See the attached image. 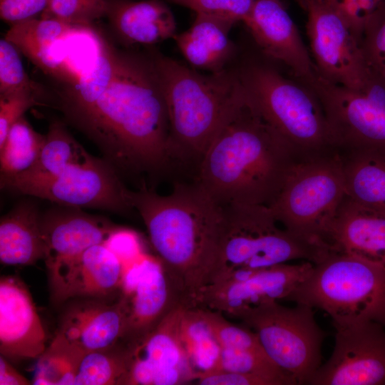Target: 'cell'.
<instances>
[{
	"mask_svg": "<svg viewBox=\"0 0 385 385\" xmlns=\"http://www.w3.org/2000/svg\"><path fill=\"white\" fill-rule=\"evenodd\" d=\"M71 123L113 166L157 170L173 158L168 110L151 54L120 51L110 86Z\"/></svg>",
	"mask_w": 385,
	"mask_h": 385,
	"instance_id": "cell-1",
	"label": "cell"
},
{
	"mask_svg": "<svg viewBox=\"0 0 385 385\" xmlns=\"http://www.w3.org/2000/svg\"><path fill=\"white\" fill-rule=\"evenodd\" d=\"M129 198L181 302L197 307L218 262L224 229L222 206L195 182L176 184L165 195L146 188L130 190Z\"/></svg>",
	"mask_w": 385,
	"mask_h": 385,
	"instance_id": "cell-2",
	"label": "cell"
},
{
	"mask_svg": "<svg viewBox=\"0 0 385 385\" xmlns=\"http://www.w3.org/2000/svg\"><path fill=\"white\" fill-rule=\"evenodd\" d=\"M297 160L244 94L205 149L195 183L220 206L270 207Z\"/></svg>",
	"mask_w": 385,
	"mask_h": 385,
	"instance_id": "cell-3",
	"label": "cell"
},
{
	"mask_svg": "<svg viewBox=\"0 0 385 385\" xmlns=\"http://www.w3.org/2000/svg\"><path fill=\"white\" fill-rule=\"evenodd\" d=\"M165 97L173 158L200 162L244 93L237 68L202 74L160 53L151 54Z\"/></svg>",
	"mask_w": 385,
	"mask_h": 385,
	"instance_id": "cell-4",
	"label": "cell"
},
{
	"mask_svg": "<svg viewBox=\"0 0 385 385\" xmlns=\"http://www.w3.org/2000/svg\"><path fill=\"white\" fill-rule=\"evenodd\" d=\"M237 68L244 94L298 159L336 148L312 86L271 63L248 59Z\"/></svg>",
	"mask_w": 385,
	"mask_h": 385,
	"instance_id": "cell-5",
	"label": "cell"
},
{
	"mask_svg": "<svg viewBox=\"0 0 385 385\" xmlns=\"http://www.w3.org/2000/svg\"><path fill=\"white\" fill-rule=\"evenodd\" d=\"M222 207L224 229L217 265L210 285L244 279L293 260L315 264L329 252L323 245L279 227L267 206L233 204Z\"/></svg>",
	"mask_w": 385,
	"mask_h": 385,
	"instance_id": "cell-6",
	"label": "cell"
},
{
	"mask_svg": "<svg viewBox=\"0 0 385 385\" xmlns=\"http://www.w3.org/2000/svg\"><path fill=\"white\" fill-rule=\"evenodd\" d=\"M287 300L322 309L335 328L369 321L385 327V266L329 251Z\"/></svg>",
	"mask_w": 385,
	"mask_h": 385,
	"instance_id": "cell-7",
	"label": "cell"
},
{
	"mask_svg": "<svg viewBox=\"0 0 385 385\" xmlns=\"http://www.w3.org/2000/svg\"><path fill=\"white\" fill-rule=\"evenodd\" d=\"M344 196L342 163L333 148L297 160L269 207L286 229L327 247L326 231Z\"/></svg>",
	"mask_w": 385,
	"mask_h": 385,
	"instance_id": "cell-8",
	"label": "cell"
},
{
	"mask_svg": "<svg viewBox=\"0 0 385 385\" xmlns=\"http://www.w3.org/2000/svg\"><path fill=\"white\" fill-rule=\"evenodd\" d=\"M239 319L257 334L268 357L295 384H307L322 365L324 332L313 308L274 302L251 309Z\"/></svg>",
	"mask_w": 385,
	"mask_h": 385,
	"instance_id": "cell-9",
	"label": "cell"
},
{
	"mask_svg": "<svg viewBox=\"0 0 385 385\" xmlns=\"http://www.w3.org/2000/svg\"><path fill=\"white\" fill-rule=\"evenodd\" d=\"M324 108L337 148L385 150V81L369 69L359 89L317 74L312 84Z\"/></svg>",
	"mask_w": 385,
	"mask_h": 385,
	"instance_id": "cell-10",
	"label": "cell"
},
{
	"mask_svg": "<svg viewBox=\"0 0 385 385\" xmlns=\"http://www.w3.org/2000/svg\"><path fill=\"white\" fill-rule=\"evenodd\" d=\"M2 189L46 199L59 205L124 213L133 208L129 191L108 161L91 156L55 176L33 181L0 179Z\"/></svg>",
	"mask_w": 385,
	"mask_h": 385,
	"instance_id": "cell-11",
	"label": "cell"
},
{
	"mask_svg": "<svg viewBox=\"0 0 385 385\" xmlns=\"http://www.w3.org/2000/svg\"><path fill=\"white\" fill-rule=\"evenodd\" d=\"M307 14V34L317 75L351 89L369 75L361 41L332 0H297Z\"/></svg>",
	"mask_w": 385,
	"mask_h": 385,
	"instance_id": "cell-12",
	"label": "cell"
},
{
	"mask_svg": "<svg viewBox=\"0 0 385 385\" xmlns=\"http://www.w3.org/2000/svg\"><path fill=\"white\" fill-rule=\"evenodd\" d=\"M119 297L125 316L120 342L125 346L141 340L182 303L161 261L146 252L123 266Z\"/></svg>",
	"mask_w": 385,
	"mask_h": 385,
	"instance_id": "cell-13",
	"label": "cell"
},
{
	"mask_svg": "<svg viewBox=\"0 0 385 385\" xmlns=\"http://www.w3.org/2000/svg\"><path fill=\"white\" fill-rule=\"evenodd\" d=\"M117 226L80 207L60 205L41 215V227L46 246L44 260L54 304L79 257L88 247L103 243Z\"/></svg>",
	"mask_w": 385,
	"mask_h": 385,
	"instance_id": "cell-14",
	"label": "cell"
},
{
	"mask_svg": "<svg viewBox=\"0 0 385 385\" xmlns=\"http://www.w3.org/2000/svg\"><path fill=\"white\" fill-rule=\"evenodd\" d=\"M335 329L332 354L307 384L385 385V327L369 321Z\"/></svg>",
	"mask_w": 385,
	"mask_h": 385,
	"instance_id": "cell-15",
	"label": "cell"
},
{
	"mask_svg": "<svg viewBox=\"0 0 385 385\" xmlns=\"http://www.w3.org/2000/svg\"><path fill=\"white\" fill-rule=\"evenodd\" d=\"M186 307L177 304L145 337L125 346L129 359L125 385H176L195 381L197 374L180 336Z\"/></svg>",
	"mask_w": 385,
	"mask_h": 385,
	"instance_id": "cell-16",
	"label": "cell"
},
{
	"mask_svg": "<svg viewBox=\"0 0 385 385\" xmlns=\"http://www.w3.org/2000/svg\"><path fill=\"white\" fill-rule=\"evenodd\" d=\"M314 264L283 263L262 270L244 279L208 286L198 301L205 307L240 318L248 311L279 300H287L309 275Z\"/></svg>",
	"mask_w": 385,
	"mask_h": 385,
	"instance_id": "cell-17",
	"label": "cell"
},
{
	"mask_svg": "<svg viewBox=\"0 0 385 385\" xmlns=\"http://www.w3.org/2000/svg\"><path fill=\"white\" fill-rule=\"evenodd\" d=\"M243 23L265 57L312 84L317 72L311 53L279 0H255Z\"/></svg>",
	"mask_w": 385,
	"mask_h": 385,
	"instance_id": "cell-18",
	"label": "cell"
},
{
	"mask_svg": "<svg viewBox=\"0 0 385 385\" xmlns=\"http://www.w3.org/2000/svg\"><path fill=\"white\" fill-rule=\"evenodd\" d=\"M46 334L24 283L14 276L0 279V353L11 361L38 359Z\"/></svg>",
	"mask_w": 385,
	"mask_h": 385,
	"instance_id": "cell-19",
	"label": "cell"
},
{
	"mask_svg": "<svg viewBox=\"0 0 385 385\" xmlns=\"http://www.w3.org/2000/svg\"><path fill=\"white\" fill-rule=\"evenodd\" d=\"M55 334L84 352L111 347L121 342L125 311L120 297L68 299L60 305Z\"/></svg>",
	"mask_w": 385,
	"mask_h": 385,
	"instance_id": "cell-20",
	"label": "cell"
},
{
	"mask_svg": "<svg viewBox=\"0 0 385 385\" xmlns=\"http://www.w3.org/2000/svg\"><path fill=\"white\" fill-rule=\"evenodd\" d=\"M324 242L331 251L385 266V212L345 195L328 226Z\"/></svg>",
	"mask_w": 385,
	"mask_h": 385,
	"instance_id": "cell-21",
	"label": "cell"
},
{
	"mask_svg": "<svg viewBox=\"0 0 385 385\" xmlns=\"http://www.w3.org/2000/svg\"><path fill=\"white\" fill-rule=\"evenodd\" d=\"M110 26L128 45L150 46L175 36L173 13L162 0H105Z\"/></svg>",
	"mask_w": 385,
	"mask_h": 385,
	"instance_id": "cell-22",
	"label": "cell"
},
{
	"mask_svg": "<svg viewBox=\"0 0 385 385\" xmlns=\"http://www.w3.org/2000/svg\"><path fill=\"white\" fill-rule=\"evenodd\" d=\"M79 27L54 19L35 18L11 25L5 38L45 73L72 86L77 77L54 53V46Z\"/></svg>",
	"mask_w": 385,
	"mask_h": 385,
	"instance_id": "cell-23",
	"label": "cell"
},
{
	"mask_svg": "<svg viewBox=\"0 0 385 385\" xmlns=\"http://www.w3.org/2000/svg\"><path fill=\"white\" fill-rule=\"evenodd\" d=\"M123 271L120 259L103 243L88 247L71 269L56 305L75 297L116 299Z\"/></svg>",
	"mask_w": 385,
	"mask_h": 385,
	"instance_id": "cell-24",
	"label": "cell"
},
{
	"mask_svg": "<svg viewBox=\"0 0 385 385\" xmlns=\"http://www.w3.org/2000/svg\"><path fill=\"white\" fill-rule=\"evenodd\" d=\"M235 23L196 14L192 26L173 37L185 58L194 67L212 72L225 69L235 53L229 32Z\"/></svg>",
	"mask_w": 385,
	"mask_h": 385,
	"instance_id": "cell-25",
	"label": "cell"
},
{
	"mask_svg": "<svg viewBox=\"0 0 385 385\" xmlns=\"http://www.w3.org/2000/svg\"><path fill=\"white\" fill-rule=\"evenodd\" d=\"M41 214L30 201L17 204L0 220V261L6 265H31L44 260L46 246Z\"/></svg>",
	"mask_w": 385,
	"mask_h": 385,
	"instance_id": "cell-26",
	"label": "cell"
},
{
	"mask_svg": "<svg viewBox=\"0 0 385 385\" xmlns=\"http://www.w3.org/2000/svg\"><path fill=\"white\" fill-rule=\"evenodd\" d=\"M337 149L343 166L345 195L361 205L385 212V150Z\"/></svg>",
	"mask_w": 385,
	"mask_h": 385,
	"instance_id": "cell-27",
	"label": "cell"
},
{
	"mask_svg": "<svg viewBox=\"0 0 385 385\" xmlns=\"http://www.w3.org/2000/svg\"><path fill=\"white\" fill-rule=\"evenodd\" d=\"M118 51L98 35L96 56L76 83L60 93V108L71 122L86 111L106 91L116 71Z\"/></svg>",
	"mask_w": 385,
	"mask_h": 385,
	"instance_id": "cell-28",
	"label": "cell"
},
{
	"mask_svg": "<svg viewBox=\"0 0 385 385\" xmlns=\"http://www.w3.org/2000/svg\"><path fill=\"white\" fill-rule=\"evenodd\" d=\"M91 155L75 140L61 122L54 120L48 127L39 158L29 170L16 175H1L14 181H33L56 175L66 168L83 163Z\"/></svg>",
	"mask_w": 385,
	"mask_h": 385,
	"instance_id": "cell-29",
	"label": "cell"
},
{
	"mask_svg": "<svg viewBox=\"0 0 385 385\" xmlns=\"http://www.w3.org/2000/svg\"><path fill=\"white\" fill-rule=\"evenodd\" d=\"M180 336L197 376L218 369L221 346L204 319L201 307L185 308Z\"/></svg>",
	"mask_w": 385,
	"mask_h": 385,
	"instance_id": "cell-30",
	"label": "cell"
},
{
	"mask_svg": "<svg viewBox=\"0 0 385 385\" xmlns=\"http://www.w3.org/2000/svg\"><path fill=\"white\" fill-rule=\"evenodd\" d=\"M128 369V349L121 342L86 352L77 368L73 385H125Z\"/></svg>",
	"mask_w": 385,
	"mask_h": 385,
	"instance_id": "cell-31",
	"label": "cell"
},
{
	"mask_svg": "<svg viewBox=\"0 0 385 385\" xmlns=\"http://www.w3.org/2000/svg\"><path fill=\"white\" fill-rule=\"evenodd\" d=\"M46 135L36 132L22 116L11 127L0 145L1 175H16L32 168L38 160Z\"/></svg>",
	"mask_w": 385,
	"mask_h": 385,
	"instance_id": "cell-32",
	"label": "cell"
},
{
	"mask_svg": "<svg viewBox=\"0 0 385 385\" xmlns=\"http://www.w3.org/2000/svg\"><path fill=\"white\" fill-rule=\"evenodd\" d=\"M86 352L61 336H55L37 359L35 385H73L78 364Z\"/></svg>",
	"mask_w": 385,
	"mask_h": 385,
	"instance_id": "cell-33",
	"label": "cell"
},
{
	"mask_svg": "<svg viewBox=\"0 0 385 385\" xmlns=\"http://www.w3.org/2000/svg\"><path fill=\"white\" fill-rule=\"evenodd\" d=\"M18 51L5 38L0 40V96L24 91L43 95V88L24 70Z\"/></svg>",
	"mask_w": 385,
	"mask_h": 385,
	"instance_id": "cell-34",
	"label": "cell"
},
{
	"mask_svg": "<svg viewBox=\"0 0 385 385\" xmlns=\"http://www.w3.org/2000/svg\"><path fill=\"white\" fill-rule=\"evenodd\" d=\"M201 311L221 348L265 353L257 334L252 329L230 323L220 312L205 307H201Z\"/></svg>",
	"mask_w": 385,
	"mask_h": 385,
	"instance_id": "cell-35",
	"label": "cell"
},
{
	"mask_svg": "<svg viewBox=\"0 0 385 385\" xmlns=\"http://www.w3.org/2000/svg\"><path fill=\"white\" fill-rule=\"evenodd\" d=\"M106 15L105 0H50L41 18L54 19L75 26L88 27Z\"/></svg>",
	"mask_w": 385,
	"mask_h": 385,
	"instance_id": "cell-36",
	"label": "cell"
},
{
	"mask_svg": "<svg viewBox=\"0 0 385 385\" xmlns=\"http://www.w3.org/2000/svg\"><path fill=\"white\" fill-rule=\"evenodd\" d=\"M361 48L368 68L385 81V0L366 22Z\"/></svg>",
	"mask_w": 385,
	"mask_h": 385,
	"instance_id": "cell-37",
	"label": "cell"
},
{
	"mask_svg": "<svg viewBox=\"0 0 385 385\" xmlns=\"http://www.w3.org/2000/svg\"><path fill=\"white\" fill-rule=\"evenodd\" d=\"M189 8L201 14L227 19L235 22L244 21L250 14L255 0H165Z\"/></svg>",
	"mask_w": 385,
	"mask_h": 385,
	"instance_id": "cell-38",
	"label": "cell"
},
{
	"mask_svg": "<svg viewBox=\"0 0 385 385\" xmlns=\"http://www.w3.org/2000/svg\"><path fill=\"white\" fill-rule=\"evenodd\" d=\"M41 94L33 91H19L0 96V145L7 134L24 113L40 103Z\"/></svg>",
	"mask_w": 385,
	"mask_h": 385,
	"instance_id": "cell-39",
	"label": "cell"
},
{
	"mask_svg": "<svg viewBox=\"0 0 385 385\" xmlns=\"http://www.w3.org/2000/svg\"><path fill=\"white\" fill-rule=\"evenodd\" d=\"M103 244L120 259L123 266L136 260L145 252L139 235L123 227L117 226Z\"/></svg>",
	"mask_w": 385,
	"mask_h": 385,
	"instance_id": "cell-40",
	"label": "cell"
},
{
	"mask_svg": "<svg viewBox=\"0 0 385 385\" xmlns=\"http://www.w3.org/2000/svg\"><path fill=\"white\" fill-rule=\"evenodd\" d=\"M361 41L364 26L384 0H332Z\"/></svg>",
	"mask_w": 385,
	"mask_h": 385,
	"instance_id": "cell-41",
	"label": "cell"
},
{
	"mask_svg": "<svg viewBox=\"0 0 385 385\" xmlns=\"http://www.w3.org/2000/svg\"><path fill=\"white\" fill-rule=\"evenodd\" d=\"M50 0H0L1 19L11 25L35 19L47 9Z\"/></svg>",
	"mask_w": 385,
	"mask_h": 385,
	"instance_id": "cell-42",
	"label": "cell"
},
{
	"mask_svg": "<svg viewBox=\"0 0 385 385\" xmlns=\"http://www.w3.org/2000/svg\"><path fill=\"white\" fill-rule=\"evenodd\" d=\"M195 381L201 385H277L265 376L224 370L200 374Z\"/></svg>",
	"mask_w": 385,
	"mask_h": 385,
	"instance_id": "cell-43",
	"label": "cell"
},
{
	"mask_svg": "<svg viewBox=\"0 0 385 385\" xmlns=\"http://www.w3.org/2000/svg\"><path fill=\"white\" fill-rule=\"evenodd\" d=\"M32 384L21 374L9 362V359L0 355V385H29Z\"/></svg>",
	"mask_w": 385,
	"mask_h": 385,
	"instance_id": "cell-44",
	"label": "cell"
}]
</instances>
